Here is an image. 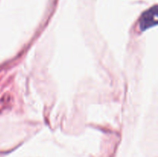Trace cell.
I'll list each match as a JSON object with an SVG mask.
<instances>
[{
  "mask_svg": "<svg viewBox=\"0 0 158 157\" xmlns=\"http://www.w3.org/2000/svg\"><path fill=\"white\" fill-rule=\"evenodd\" d=\"M158 9L157 6H154L149 10L146 11L140 17L139 26L142 31H144L149 28L157 26V24Z\"/></svg>",
  "mask_w": 158,
  "mask_h": 157,
  "instance_id": "6da1fadb",
  "label": "cell"
}]
</instances>
